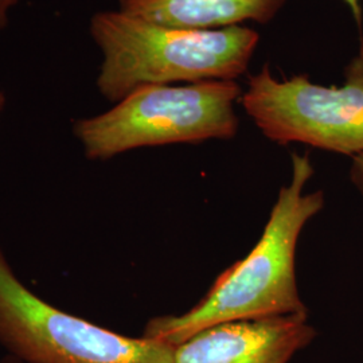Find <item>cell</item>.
Here are the masks:
<instances>
[{"label":"cell","mask_w":363,"mask_h":363,"mask_svg":"<svg viewBox=\"0 0 363 363\" xmlns=\"http://www.w3.org/2000/svg\"><path fill=\"white\" fill-rule=\"evenodd\" d=\"M0 346L22 363H174L175 347L127 337L54 307L15 274L0 249Z\"/></svg>","instance_id":"5"},{"label":"cell","mask_w":363,"mask_h":363,"mask_svg":"<svg viewBox=\"0 0 363 363\" xmlns=\"http://www.w3.org/2000/svg\"><path fill=\"white\" fill-rule=\"evenodd\" d=\"M240 103L259 132L280 145L304 144L354 157L363 152V39L342 85L307 74L279 79L264 65L247 78Z\"/></svg>","instance_id":"4"},{"label":"cell","mask_w":363,"mask_h":363,"mask_svg":"<svg viewBox=\"0 0 363 363\" xmlns=\"http://www.w3.org/2000/svg\"><path fill=\"white\" fill-rule=\"evenodd\" d=\"M4 106H6V94L0 89V116H1V113L4 111Z\"/></svg>","instance_id":"11"},{"label":"cell","mask_w":363,"mask_h":363,"mask_svg":"<svg viewBox=\"0 0 363 363\" xmlns=\"http://www.w3.org/2000/svg\"><path fill=\"white\" fill-rule=\"evenodd\" d=\"M315 337L307 312L220 323L175 346L174 363H288Z\"/></svg>","instance_id":"6"},{"label":"cell","mask_w":363,"mask_h":363,"mask_svg":"<svg viewBox=\"0 0 363 363\" xmlns=\"http://www.w3.org/2000/svg\"><path fill=\"white\" fill-rule=\"evenodd\" d=\"M91 35L103 54L97 89L112 103L150 85L237 81L259 43V33L247 26L179 28L120 10L94 13Z\"/></svg>","instance_id":"2"},{"label":"cell","mask_w":363,"mask_h":363,"mask_svg":"<svg viewBox=\"0 0 363 363\" xmlns=\"http://www.w3.org/2000/svg\"><path fill=\"white\" fill-rule=\"evenodd\" d=\"M291 179L279 191L257 244L220 273L208 294L181 315L152 318L143 335L178 346L208 327L307 312L296 283L298 238L325 208L322 190L306 193L310 156L292 154Z\"/></svg>","instance_id":"1"},{"label":"cell","mask_w":363,"mask_h":363,"mask_svg":"<svg viewBox=\"0 0 363 363\" xmlns=\"http://www.w3.org/2000/svg\"><path fill=\"white\" fill-rule=\"evenodd\" d=\"M237 81L150 85L132 91L97 116L73 123V133L91 160H108L144 147L230 140L240 120Z\"/></svg>","instance_id":"3"},{"label":"cell","mask_w":363,"mask_h":363,"mask_svg":"<svg viewBox=\"0 0 363 363\" xmlns=\"http://www.w3.org/2000/svg\"><path fill=\"white\" fill-rule=\"evenodd\" d=\"M347 9L350 10L352 18L355 19L357 25L359 27H362V4H361V0H342Z\"/></svg>","instance_id":"10"},{"label":"cell","mask_w":363,"mask_h":363,"mask_svg":"<svg viewBox=\"0 0 363 363\" xmlns=\"http://www.w3.org/2000/svg\"><path fill=\"white\" fill-rule=\"evenodd\" d=\"M21 0H0V30L9 25L10 11Z\"/></svg>","instance_id":"9"},{"label":"cell","mask_w":363,"mask_h":363,"mask_svg":"<svg viewBox=\"0 0 363 363\" xmlns=\"http://www.w3.org/2000/svg\"><path fill=\"white\" fill-rule=\"evenodd\" d=\"M350 179L354 187L363 196V152L352 157L350 167Z\"/></svg>","instance_id":"8"},{"label":"cell","mask_w":363,"mask_h":363,"mask_svg":"<svg viewBox=\"0 0 363 363\" xmlns=\"http://www.w3.org/2000/svg\"><path fill=\"white\" fill-rule=\"evenodd\" d=\"M118 10L144 21L179 28L211 30L268 25L281 13L286 0H117Z\"/></svg>","instance_id":"7"},{"label":"cell","mask_w":363,"mask_h":363,"mask_svg":"<svg viewBox=\"0 0 363 363\" xmlns=\"http://www.w3.org/2000/svg\"><path fill=\"white\" fill-rule=\"evenodd\" d=\"M0 363H22L19 362V361H16L15 358H13V357H10V355H7L6 358H3L1 361H0Z\"/></svg>","instance_id":"12"}]
</instances>
